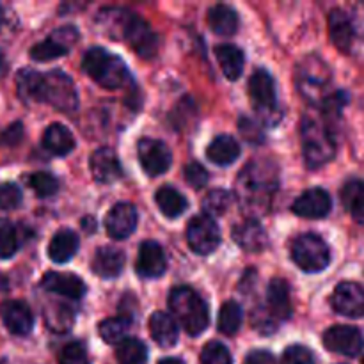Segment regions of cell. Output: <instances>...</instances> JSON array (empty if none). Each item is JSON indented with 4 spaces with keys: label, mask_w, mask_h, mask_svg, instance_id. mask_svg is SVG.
<instances>
[{
    "label": "cell",
    "mask_w": 364,
    "mask_h": 364,
    "mask_svg": "<svg viewBox=\"0 0 364 364\" xmlns=\"http://www.w3.org/2000/svg\"><path fill=\"white\" fill-rule=\"evenodd\" d=\"M137 210L130 203H117L109 210L105 217V228L109 237L114 240H123L128 238L137 228Z\"/></svg>",
    "instance_id": "obj_15"
},
{
    "label": "cell",
    "mask_w": 364,
    "mask_h": 364,
    "mask_svg": "<svg viewBox=\"0 0 364 364\" xmlns=\"http://www.w3.org/2000/svg\"><path fill=\"white\" fill-rule=\"evenodd\" d=\"M281 364H315V358H313L311 350L302 345H291L284 350Z\"/></svg>",
    "instance_id": "obj_44"
},
{
    "label": "cell",
    "mask_w": 364,
    "mask_h": 364,
    "mask_svg": "<svg viewBox=\"0 0 364 364\" xmlns=\"http://www.w3.org/2000/svg\"><path fill=\"white\" fill-rule=\"evenodd\" d=\"M0 316L7 331L16 336H25L34 327V316L31 308L21 301H6L0 304Z\"/></svg>",
    "instance_id": "obj_18"
},
{
    "label": "cell",
    "mask_w": 364,
    "mask_h": 364,
    "mask_svg": "<svg viewBox=\"0 0 364 364\" xmlns=\"http://www.w3.org/2000/svg\"><path fill=\"white\" fill-rule=\"evenodd\" d=\"M302 135V153L304 162L309 169H318L326 166L336 155V142L333 134L323 123L315 117L306 116L301 127Z\"/></svg>",
    "instance_id": "obj_4"
},
{
    "label": "cell",
    "mask_w": 364,
    "mask_h": 364,
    "mask_svg": "<svg viewBox=\"0 0 364 364\" xmlns=\"http://www.w3.org/2000/svg\"><path fill=\"white\" fill-rule=\"evenodd\" d=\"M78 251V237L71 230H60L48 244V256L53 263H68Z\"/></svg>",
    "instance_id": "obj_27"
},
{
    "label": "cell",
    "mask_w": 364,
    "mask_h": 364,
    "mask_svg": "<svg viewBox=\"0 0 364 364\" xmlns=\"http://www.w3.org/2000/svg\"><path fill=\"white\" fill-rule=\"evenodd\" d=\"M124 252L119 251L116 247H100L95 252L91 262V270L96 276L103 277V279H112L117 277L124 269Z\"/></svg>",
    "instance_id": "obj_23"
},
{
    "label": "cell",
    "mask_w": 364,
    "mask_h": 364,
    "mask_svg": "<svg viewBox=\"0 0 364 364\" xmlns=\"http://www.w3.org/2000/svg\"><path fill=\"white\" fill-rule=\"evenodd\" d=\"M341 203L358 223L364 224V181L348 180L341 188Z\"/></svg>",
    "instance_id": "obj_33"
},
{
    "label": "cell",
    "mask_w": 364,
    "mask_h": 364,
    "mask_svg": "<svg viewBox=\"0 0 364 364\" xmlns=\"http://www.w3.org/2000/svg\"><path fill=\"white\" fill-rule=\"evenodd\" d=\"M43 146H45V149H48L52 155L64 156L68 155V153L73 151V134H71L64 124L53 123L50 124L45 130V134H43Z\"/></svg>",
    "instance_id": "obj_29"
},
{
    "label": "cell",
    "mask_w": 364,
    "mask_h": 364,
    "mask_svg": "<svg viewBox=\"0 0 364 364\" xmlns=\"http://www.w3.org/2000/svg\"><path fill=\"white\" fill-rule=\"evenodd\" d=\"M291 258L295 265L308 274H318L331 263V251L318 235L306 233L295 238L291 245Z\"/></svg>",
    "instance_id": "obj_6"
},
{
    "label": "cell",
    "mask_w": 364,
    "mask_h": 364,
    "mask_svg": "<svg viewBox=\"0 0 364 364\" xmlns=\"http://www.w3.org/2000/svg\"><path fill=\"white\" fill-rule=\"evenodd\" d=\"M159 364H185V363H181L180 359H174V358H167V359H162V361H160Z\"/></svg>",
    "instance_id": "obj_52"
},
{
    "label": "cell",
    "mask_w": 364,
    "mask_h": 364,
    "mask_svg": "<svg viewBox=\"0 0 364 364\" xmlns=\"http://www.w3.org/2000/svg\"><path fill=\"white\" fill-rule=\"evenodd\" d=\"M249 96L263 121H267L269 124H276L283 117V114H279V107H277L276 82L267 70L255 71L252 77L249 78Z\"/></svg>",
    "instance_id": "obj_8"
},
{
    "label": "cell",
    "mask_w": 364,
    "mask_h": 364,
    "mask_svg": "<svg viewBox=\"0 0 364 364\" xmlns=\"http://www.w3.org/2000/svg\"><path fill=\"white\" fill-rule=\"evenodd\" d=\"M169 308L191 336L205 333L210 323V311L201 295L188 287H176L169 294Z\"/></svg>",
    "instance_id": "obj_2"
},
{
    "label": "cell",
    "mask_w": 364,
    "mask_h": 364,
    "mask_svg": "<svg viewBox=\"0 0 364 364\" xmlns=\"http://www.w3.org/2000/svg\"><path fill=\"white\" fill-rule=\"evenodd\" d=\"M155 201L156 206L160 208V212H162L167 219H176V217H180L188 206L185 196L181 194L180 191H176V188L169 187V185L156 191Z\"/></svg>",
    "instance_id": "obj_32"
},
{
    "label": "cell",
    "mask_w": 364,
    "mask_h": 364,
    "mask_svg": "<svg viewBox=\"0 0 364 364\" xmlns=\"http://www.w3.org/2000/svg\"><path fill=\"white\" fill-rule=\"evenodd\" d=\"M91 174L98 183H114L123 176V167L116 151L110 148H100L89 159Z\"/></svg>",
    "instance_id": "obj_19"
},
{
    "label": "cell",
    "mask_w": 364,
    "mask_h": 364,
    "mask_svg": "<svg viewBox=\"0 0 364 364\" xmlns=\"http://www.w3.org/2000/svg\"><path fill=\"white\" fill-rule=\"evenodd\" d=\"M206 156L215 166H230L240 156V144L231 135H219L210 142Z\"/></svg>",
    "instance_id": "obj_28"
},
{
    "label": "cell",
    "mask_w": 364,
    "mask_h": 364,
    "mask_svg": "<svg viewBox=\"0 0 364 364\" xmlns=\"http://www.w3.org/2000/svg\"><path fill=\"white\" fill-rule=\"evenodd\" d=\"M240 132H242V135L247 139V141H251V144L252 142H255V144H259V141H262V132H259L258 128L251 123V121L242 119L240 121Z\"/></svg>",
    "instance_id": "obj_47"
},
{
    "label": "cell",
    "mask_w": 364,
    "mask_h": 364,
    "mask_svg": "<svg viewBox=\"0 0 364 364\" xmlns=\"http://www.w3.org/2000/svg\"><path fill=\"white\" fill-rule=\"evenodd\" d=\"M363 364H364V359H363Z\"/></svg>",
    "instance_id": "obj_55"
},
{
    "label": "cell",
    "mask_w": 364,
    "mask_h": 364,
    "mask_svg": "<svg viewBox=\"0 0 364 364\" xmlns=\"http://www.w3.org/2000/svg\"><path fill=\"white\" fill-rule=\"evenodd\" d=\"M217 63L223 70L224 77L230 80H238L244 71V52L233 45H219L215 48Z\"/></svg>",
    "instance_id": "obj_30"
},
{
    "label": "cell",
    "mask_w": 364,
    "mask_h": 364,
    "mask_svg": "<svg viewBox=\"0 0 364 364\" xmlns=\"http://www.w3.org/2000/svg\"><path fill=\"white\" fill-rule=\"evenodd\" d=\"M2 21H4V11L2 7H0V25H2Z\"/></svg>",
    "instance_id": "obj_53"
},
{
    "label": "cell",
    "mask_w": 364,
    "mask_h": 364,
    "mask_svg": "<svg viewBox=\"0 0 364 364\" xmlns=\"http://www.w3.org/2000/svg\"><path fill=\"white\" fill-rule=\"evenodd\" d=\"M18 251V237L13 224L6 219H0V259L13 258Z\"/></svg>",
    "instance_id": "obj_40"
},
{
    "label": "cell",
    "mask_w": 364,
    "mask_h": 364,
    "mask_svg": "<svg viewBox=\"0 0 364 364\" xmlns=\"http://www.w3.org/2000/svg\"><path fill=\"white\" fill-rule=\"evenodd\" d=\"M331 306L338 315L347 316V318H363L364 288L352 281L340 283L331 295Z\"/></svg>",
    "instance_id": "obj_12"
},
{
    "label": "cell",
    "mask_w": 364,
    "mask_h": 364,
    "mask_svg": "<svg viewBox=\"0 0 364 364\" xmlns=\"http://www.w3.org/2000/svg\"><path fill=\"white\" fill-rule=\"evenodd\" d=\"M132 16H134V13H130V11L119 9V7H105L96 16V23H98L100 31L109 38L123 39Z\"/></svg>",
    "instance_id": "obj_24"
},
{
    "label": "cell",
    "mask_w": 364,
    "mask_h": 364,
    "mask_svg": "<svg viewBox=\"0 0 364 364\" xmlns=\"http://www.w3.org/2000/svg\"><path fill=\"white\" fill-rule=\"evenodd\" d=\"M123 39H127L128 45H130L139 55L144 57V59H151V57L156 55V50H159V39H156V34L142 18L135 16V14L132 16L130 23H128Z\"/></svg>",
    "instance_id": "obj_14"
},
{
    "label": "cell",
    "mask_w": 364,
    "mask_h": 364,
    "mask_svg": "<svg viewBox=\"0 0 364 364\" xmlns=\"http://www.w3.org/2000/svg\"><path fill=\"white\" fill-rule=\"evenodd\" d=\"M277 188V169L269 160L252 162L242 171L237 180V191L247 208L265 206Z\"/></svg>",
    "instance_id": "obj_1"
},
{
    "label": "cell",
    "mask_w": 364,
    "mask_h": 364,
    "mask_svg": "<svg viewBox=\"0 0 364 364\" xmlns=\"http://www.w3.org/2000/svg\"><path fill=\"white\" fill-rule=\"evenodd\" d=\"M217 323H219L220 333L228 334V336H233L240 331L242 326V308L235 301L224 302L223 308L219 311V318H217Z\"/></svg>",
    "instance_id": "obj_36"
},
{
    "label": "cell",
    "mask_w": 364,
    "mask_h": 364,
    "mask_svg": "<svg viewBox=\"0 0 364 364\" xmlns=\"http://www.w3.org/2000/svg\"><path fill=\"white\" fill-rule=\"evenodd\" d=\"M187 242L198 255H212L220 245V230L215 220L208 215H198L188 223Z\"/></svg>",
    "instance_id": "obj_9"
},
{
    "label": "cell",
    "mask_w": 364,
    "mask_h": 364,
    "mask_svg": "<svg viewBox=\"0 0 364 364\" xmlns=\"http://www.w3.org/2000/svg\"><path fill=\"white\" fill-rule=\"evenodd\" d=\"M333 73L331 68L318 55H308L297 64L295 85L299 92L313 105H322L329 96Z\"/></svg>",
    "instance_id": "obj_3"
},
{
    "label": "cell",
    "mask_w": 364,
    "mask_h": 364,
    "mask_svg": "<svg viewBox=\"0 0 364 364\" xmlns=\"http://www.w3.org/2000/svg\"><path fill=\"white\" fill-rule=\"evenodd\" d=\"M21 205V191L14 183L0 185V210H14Z\"/></svg>",
    "instance_id": "obj_45"
},
{
    "label": "cell",
    "mask_w": 364,
    "mask_h": 364,
    "mask_svg": "<svg viewBox=\"0 0 364 364\" xmlns=\"http://www.w3.org/2000/svg\"><path fill=\"white\" fill-rule=\"evenodd\" d=\"M244 364H276L274 355L267 350H255L245 358Z\"/></svg>",
    "instance_id": "obj_49"
},
{
    "label": "cell",
    "mask_w": 364,
    "mask_h": 364,
    "mask_svg": "<svg viewBox=\"0 0 364 364\" xmlns=\"http://www.w3.org/2000/svg\"><path fill=\"white\" fill-rule=\"evenodd\" d=\"M231 201H233V196L228 191H223V188H215V191L210 192L208 196L203 201V210H205V215H223V213L228 212V208L231 206Z\"/></svg>",
    "instance_id": "obj_37"
},
{
    "label": "cell",
    "mask_w": 364,
    "mask_h": 364,
    "mask_svg": "<svg viewBox=\"0 0 364 364\" xmlns=\"http://www.w3.org/2000/svg\"><path fill=\"white\" fill-rule=\"evenodd\" d=\"M208 25L215 34L233 36L238 31V14L233 7L226 4L213 6L208 11Z\"/></svg>",
    "instance_id": "obj_31"
},
{
    "label": "cell",
    "mask_w": 364,
    "mask_h": 364,
    "mask_svg": "<svg viewBox=\"0 0 364 364\" xmlns=\"http://www.w3.org/2000/svg\"><path fill=\"white\" fill-rule=\"evenodd\" d=\"M201 364H233V358L223 343L210 341L201 352Z\"/></svg>",
    "instance_id": "obj_41"
},
{
    "label": "cell",
    "mask_w": 364,
    "mask_h": 364,
    "mask_svg": "<svg viewBox=\"0 0 364 364\" xmlns=\"http://www.w3.org/2000/svg\"><path fill=\"white\" fill-rule=\"evenodd\" d=\"M85 73L105 89H119L128 82V68L123 59L103 48H91L82 59Z\"/></svg>",
    "instance_id": "obj_5"
},
{
    "label": "cell",
    "mask_w": 364,
    "mask_h": 364,
    "mask_svg": "<svg viewBox=\"0 0 364 364\" xmlns=\"http://www.w3.org/2000/svg\"><path fill=\"white\" fill-rule=\"evenodd\" d=\"M41 287L50 294L63 295V297L71 299V301H78L85 295V283L75 274L48 272L43 276Z\"/></svg>",
    "instance_id": "obj_20"
},
{
    "label": "cell",
    "mask_w": 364,
    "mask_h": 364,
    "mask_svg": "<svg viewBox=\"0 0 364 364\" xmlns=\"http://www.w3.org/2000/svg\"><path fill=\"white\" fill-rule=\"evenodd\" d=\"M0 364H7L6 361H4V359H0Z\"/></svg>",
    "instance_id": "obj_54"
},
{
    "label": "cell",
    "mask_w": 364,
    "mask_h": 364,
    "mask_svg": "<svg viewBox=\"0 0 364 364\" xmlns=\"http://www.w3.org/2000/svg\"><path fill=\"white\" fill-rule=\"evenodd\" d=\"M185 180L192 188H203L208 183V173L201 164L191 162L185 167Z\"/></svg>",
    "instance_id": "obj_46"
},
{
    "label": "cell",
    "mask_w": 364,
    "mask_h": 364,
    "mask_svg": "<svg viewBox=\"0 0 364 364\" xmlns=\"http://www.w3.org/2000/svg\"><path fill=\"white\" fill-rule=\"evenodd\" d=\"M116 359L119 364H146L148 348L137 338H124L121 343H117Z\"/></svg>",
    "instance_id": "obj_35"
},
{
    "label": "cell",
    "mask_w": 364,
    "mask_h": 364,
    "mask_svg": "<svg viewBox=\"0 0 364 364\" xmlns=\"http://www.w3.org/2000/svg\"><path fill=\"white\" fill-rule=\"evenodd\" d=\"M352 25H354V32L359 38L364 39V2L358 4L354 7V14H352Z\"/></svg>",
    "instance_id": "obj_48"
},
{
    "label": "cell",
    "mask_w": 364,
    "mask_h": 364,
    "mask_svg": "<svg viewBox=\"0 0 364 364\" xmlns=\"http://www.w3.org/2000/svg\"><path fill=\"white\" fill-rule=\"evenodd\" d=\"M265 311L272 316L276 322L290 318L291 302L290 288L284 279H272L267 288V308Z\"/></svg>",
    "instance_id": "obj_22"
},
{
    "label": "cell",
    "mask_w": 364,
    "mask_h": 364,
    "mask_svg": "<svg viewBox=\"0 0 364 364\" xmlns=\"http://www.w3.org/2000/svg\"><path fill=\"white\" fill-rule=\"evenodd\" d=\"M21 134H23V130H21V124L16 123V124H13V127L7 128L6 134L2 135V139H4V142H7V144H14V142L20 141Z\"/></svg>",
    "instance_id": "obj_50"
},
{
    "label": "cell",
    "mask_w": 364,
    "mask_h": 364,
    "mask_svg": "<svg viewBox=\"0 0 364 364\" xmlns=\"http://www.w3.org/2000/svg\"><path fill=\"white\" fill-rule=\"evenodd\" d=\"M137 274L146 279L160 277L167 270V258L162 245L155 240L142 242L137 252Z\"/></svg>",
    "instance_id": "obj_17"
},
{
    "label": "cell",
    "mask_w": 364,
    "mask_h": 364,
    "mask_svg": "<svg viewBox=\"0 0 364 364\" xmlns=\"http://www.w3.org/2000/svg\"><path fill=\"white\" fill-rule=\"evenodd\" d=\"M43 75L36 70H21L16 77L18 96L23 102H41Z\"/></svg>",
    "instance_id": "obj_34"
},
{
    "label": "cell",
    "mask_w": 364,
    "mask_h": 364,
    "mask_svg": "<svg viewBox=\"0 0 364 364\" xmlns=\"http://www.w3.org/2000/svg\"><path fill=\"white\" fill-rule=\"evenodd\" d=\"M231 237H233L235 244L240 245L244 251L249 252L263 251L267 247V244H269L265 230L255 219H247L244 223L237 224L233 228V231H231Z\"/></svg>",
    "instance_id": "obj_21"
},
{
    "label": "cell",
    "mask_w": 364,
    "mask_h": 364,
    "mask_svg": "<svg viewBox=\"0 0 364 364\" xmlns=\"http://www.w3.org/2000/svg\"><path fill=\"white\" fill-rule=\"evenodd\" d=\"M149 333L162 348L174 347L178 341V326L169 313H155L149 318Z\"/></svg>",
    "instance_id": "obj_26"
},
{
    "label": "cell",
    "mask_w": 364,
    "mask_h": 364,
    "mask_svg": "<svg viewBox=\"0 0 364 364\" xmlns=\"http://www.w3.org/2000/svg\"><path fill=\"white\" fill-rule=\"evenodd\" d=\"M41 103H48L63 112H73L78 107V95L73 80L60 70H52L43 75Z\"/></svg>",
    "instance_id": "obj_7"
},
{
    "label": "cell",
    "mask_w": 364,
    "mask_h": 364,
    "mask_svg": "<svg viewBox=\"0 0 364 364\" xmlns=\"http://www.w3.org/2000/svg\"><path fill=\"white\" fill-rule=\"evenodd\" d=\"M329 36L333 39L334 46L341 52H348L352 48V41H354V25H352V18L348 16L345 11L334 9L329 14Z\"/></svg>",
    "instance_id": "obj_25"
},
{
    "label": "cell",
    "mask_w": 364,
    "mask_h": 364,
    "mask_svg": "<svg viewBox=\"0 0 364 364\" xmlns=\"http://www.w3.org/2000/svg\"><path fill=\"white\" fill-rule=\"evenodd\" d=\"M137 155L141 167L148 176H160L169 169L173 162L171 149L159 139H141L137 142Z\"/></svg>",
    "instance_id": "obj_10"
},
{
    "label": "cell",
    "mask_w": 364,
    "mask_h": 364,
    "mask_svg": "<svg viewBox=\"0 0 364 364\" xmlns=\"http://www.w3.org/2000/svg\"><path fill=\"white\" fill-rule=\"evenodd\" d=\"M323 345L327 350L334 352V354L355 358L363 352L364 338L358 327L333 326L323 334Z\"/></svg>",
    "instance_id": "obj_11"
},
{
    "label": "cell",
    "mask_w": 364,
    "mask_h": 364,
    "mask_svg": "<svg viewBox=\"0 0 364 364\" xmlns=\"http://www.w3.org/2000/svg\"><path fill=\"white\" fill-rule=\"evenodd\" d=\"M46 323L52 331H59V333H64L71 327L73 323V311L66 306L55 304L52 306V309H46L45 313Z\"/></svg>",
    "instance_id": "obj_39"
},
{
    "label": "cell",
    "mask_w": 364,
    "mask_h": 364,
    "mask_svg": "<svg viewBox=\"0 0 364 364\" xmlns=\"http://www.w3.org/2000/svg\"><path fill=\"white\" fill-rule=\"evenodd\" d=\"M128 329L127 320L121 318H107L98 326V333L102 340L109 345H117L124 340V333Z\"/></svg>",
    "instance_id": "obj_38"
},
{
    "label": "cell",
    "mask_w": 364,
    "mask_h": 364,
    "mask_svg": "<svg viewBox=\"0 0 364 364\" xmlns=\"http://www.w3.org/2000/svg\"><path fill=\"white\" fill-rule=\"evenodd\" d=\"M6 73H7V60L6 57H4V53L0 52V78H2Z\"/></svg>",
    "instance_id": "obj_51"
},
{
    "label": "cell",
    "mask_w": 364,
    "mask_h": 364,
    "mask_svg": "<svg viewBox=\"0 0 364 364\" xmlns=\"http://www.w3.org/2000/svg\"><path fill=\"white\" fill-rule=\"evenodd\" d=\"M28 185L39 198H50L59 188L57 180L50 173H34L28 178Z\"/></svg>",
    "instance_id": "obj_42"
},
{
    "label": "cell",
    "mask_w": 364,
    "mask_h": 364,
    "mask_svg": "<svg viewBox=\"0 0 364 364\" xmlns=\"http://www.w3.org/2000/svg\"><path fill=\"white\" fill-rule=\"evenodd\" d=\"M77 41V31L73 27H60L55 34L31 48V57L39 63L59 59L70 52V46Z\"/></svg>",
    "instance_id": "obj_13"
},
{
    "label": "cell",
    "mask_w": 364,
    "mask_h": 364,
    "mask_svg": "<svg viewBox=\"0 0 364 364\" xmlns=\"http://www.w3.org/2000/svg\"><path fill=\"white\" fill-rule=\"evenodd\" d=\"M331 208H333V199L323 188H309L291 205L294 213L304 219H323L329 215Z\"/></svg>",
    "instance_id": "obj_16"
},
{
    "label": "cell",
    "mask_w": 364,
    "mask_h": 364,
    "mask_svg": "<svg viewBox=\"0 0 364 364\" xmlns=\"http://www.w3.org/2000/svg\"><path fill=\"white\" fill-rule=\"evenodd\" d=\"M59 364H91L89 363L87 350L80 341L66 345L59 355Z\"/></svg>",
    "instance_id": "obj_43"
}]
</instances>
